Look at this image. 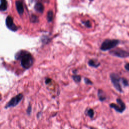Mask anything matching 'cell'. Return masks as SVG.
<instances>
[{
  "label": "cell",
  "mask_w": 129,
  "mask_h": 129,
  "mask_svg": "<svg viewBox=\"0 0 129 129\" xmlns=\"http://www.w3.org/2000/svg\"><path fill=\"white\" fill-rule=\"evenodd\" d=\"M17 59H20L22 67L25 69H29L33 64V59L31 54L26 51H20L16 55Z\"/></svg>",
  "instance_id": "6da1fadb"
},
{
  "label": "cell",
  "mask_w": 129,
  "mask_h": 129,
  "mask_svg": "<svg viewBox=\"0 0 129 129\" xmlns=\"http://www.w3.org/2000/svg\"><path fill=\"white\" fill-rule=\"evenodd\" d=\"M119 43L118 39H105L101 44L100 49L102 51L110 50L116 46Z\"/></svg>",
  "instance_id": "7a4b0ae2"
},
{
  "label": "cell",
  "mask_w": 129,
  "mask_h": 129,
  "mask_svg": "<svg viewBox=\"0 0 129 129\" xmlns=\"http://www.w3.org/2000/svg\"><path fill=\"white\" fill-rule=\"evenodd\" d=\"M110 78L111 81L114 87V88L119 92H122V88L120 85V82H121V78L115 73H111L110 75Z\"/></svg>",
  "instance_id": "3957f363"
},
{
  "label": "cell",
  "mask_w": 129,
  "mask_h": 129,
  "mask_svg": "<svg viewBox=\"0 0 129 129\" xmlns=\"http://www.w3.org/2000/svg\"><path fill=\"white\" fill-rule=\"evenodd\" d=\"M23 98V94L22 93H19L18 95L15 96L12 98L10 101L6 104L5 106V108L7 109L10 107H13L17 106L21 101Z\"/></svg>",
  "instance_id": "277c9868"
},
{
  "label": "cell",
  "mask_w": 129,
  "mask_h": 129,
  "mask_svg": "<svg viewBox=\"0 0 129 129\" xmlns=\"http://www.w3.org/2000/svg\"><path fill=\"white\" fill-rule=\"evenodd\" d=\"M109 53L111 55L120 58H126L129 56V51L120 48H117L111 50Z\"/></svg>",
  "instance_id": "5b68a950"
},
{
  "label": "cell",
  "mask_w": 129,
  "mask_h": 129,
  "mask_svg": "<svg viewBox=\"0 0 129 129\" xmlns=\"http://www.w3.org/2000/svg\"><path fill=\"white\" fill-rule=\"evenodd\" d=\"M116 102L117 103V104H115L114 103H111L109 105L110 107L114 109L116 111L118 112H122L125 109V104L120 98H117L116 99Z\"/></svg>",
  "instance_id": "8992f818"
},
{
  "label": "cell",
  "mask_w": 129,
  "mask_h": 129,
  "mask_svg": "<svg viewBox=\"0 0 129 129\" xmlns=\"http://www.w3.org/2000/svg\"><path fill=\"white\" fill-rule=\"evenodd\" d=\"M6 24L7 27L13 31H16L17 30V27L14 23L13 19L12 17L8 16L6 19Z\"/></svg>",
  "instance_id": "52a82bcc"
},
{
  "label": "cell",
  "mask_w": 129,
  "mask_h": 129,
  "mask_svg": "<svg viewBox=\"0 0 129 129\" xmlns=\"http://www.w3.org/2000/svg\"><path fill=\"white\" fill-rule=\"evenodd\" d=\"M16 8L19 15H22L24 12V8L22 3L20 1H17L15 3Z\"/></svg>",
  "instance_id": "ba28073f"
},
{
  "label": "cell",
  "mask_w": 129,
  "mask_h": 129,
  "mask_svg": "<svg viewBox=\"0 0 129 129\" xmlns=\"http://www.w3.org/2000/svg\"><path fill=\"white\" fill-rule=\"evenodd\" d=\"M97 95H98L99 99L100 101H103L106 99L105 94L102 90H100V89L98 90V93H97Z\"/></svg>",
  "instance_id": "9c48e42d"
},
{
  "label": "cell",
  "mask_w": 129,
  "mask_h": 129,
  "mask_svg": "<svg viewBox=\"0 0 129 129\" xmlns=\"http://www.w3.org/2000/svg\"><path fill=\"white\" fill-rule=\"evenodd\" d=\"M35 9L37 12L39 13H42L43 11L44 7L41 3H37L35 6Z\"/></svg>",
  "instance_id": "30bf717a"
},
{
  "label": "cell",
  "mask_w": 129,
  "mask_h": 129,
  "mask_svg": "<svg viewBox=\"0 0 129 129\" xmlns=\"http://www.w3.org/2000/svg\"><path fill=\"white\" fill-rule=\"evenodd\" d=\"M7 9V0H1L0 9L2 11L6 10Z\"/></svg>",
  "instance_id": "8fae6325"
},
{
  "label": "cell",
  "mask_w": 129,
  "mask_h": 129,
  "mask_svg": "<svg viewBox=\"0 0 129 129\" xmlns=\"http://www.w3.org/2000/svg\"><path fill=\"white\" fill-rule=\"evenodd\" d=\"M53 16V12L51 10H50V11H48L46 17H47V20L48 22H50L52 20Z\"/></svg>",
  "instance_id": "7c38bea8"
},
{
  "label": "cell",
  "mask_w": 129,
  "mask_h": 129,
  "mask_svg": "<svg viewBox=\"0 0 129 129\" xmlns=\"http://www.w3.org/2000/svg\"><path fill=\"white\" fill-rule=\"evenodd\" d=\"M88 64L90 66H91V67H95V68L98 67L100 64L99 63L96 62L92 59H91L88 61Z\"/></svg>",
  "instance_id": "4fadbf2b"
},
{
  "label": "cell",
  "mask_w": 129,
  "mask_h": 129,
  "mask_svg": "<svg viewBox=\"0 0 129 129\" xmlns=\"http://www.w3.org/2000/svg\"><path fill=\"white\" fill-rule=\"evenodd\" d=\"M87 114L90 117V118H93L94 115V110L92 108H90L88 110L87 112Z\"/></svg>",
  "instance_id": "5bb4252c"
},
{
  "label": "cell",
  "mask_w": 129,
  "mask_h": 129,
  "mask_svg": "<svg viewBox=\"0 0 129 129\" xmlns=\"http://www.w3.org/2000/svg\"><path fill=\"white\" fill-rule=\"evenodd\" d=\"M74 81L77 83L80 82L81 81V77L79 75H74L72 76Z\"/></svg>",
  "instance_id": "9a60e30c"
},
{
  "label": "cell",
  "mask_w": 129,
  "mask_h": 129,
  "mask_svg": "<svg viewBox=\"0 0 129 129\" xmlns=\"http://www.w3.org/2000/svg\"><path fill=\"white\" fill-rule=\"evenodd\" d=\"M121 82L123 84L124 86H128V82L127 79L124 78H121Z\"/></svg>",
  "instance_id": "2e32d148"
},
{
  "label": "cell",
  "mask_w": 129,
  "mask_h": 129,
  "mask_svg": "<svg viewBox=\"0 0 129 129\" xmlns=\"http://www.w3.org/2000/svg\"><path fill=\"white\" fill-rule=\"evenodd\" d=\"M31 21L33 23H36L38 22V18L37 17L34 15H32L31 17Z\"/></svg>",
  "instance_id": "e0dca14e"
},
{
  "label": "cell",
  "mask_w": 129,
  "mask_h": 129,
  "mask_svg": "<svg viewBox=\"0 0 129 129\" xmlns=\"http://www.w3.org/2000/svg\"><path fill=\"white\" fill-rule=\"evenodd\" d=\"M26 112L28 114H30L31 112H32V106L31 105L29 104V105H28L27 108V110H26Z\"/></svg>",
  "instance_id": "ac0fdd59"
},
{
  "label": "cell",
  "mask_w": 129,
  "mask_h": 129,
  "mask_svg": "<svg viewBox=\"0 0 129 129\" xmlns=\"http://www.w3.org/2000/svg\"><path fill=\"white\" fill-rule=\"evenodd\" d=\"M84 82L86 84H88V85H92L93 84L91 81L87 78H84Z\"/></svg>",
  "instance_id": "d6986e66"
},
{
  "label": "cell",
  "mask_w": 129,
  "mask_h": 129,
  "mask_svg": "<svg viewBox=\"0 0 129 129\" xmlns=\"http://www.w3.org/2000/svg\"><path fill=\"white\" fill-rule=\"evenodd\" d=\"M84 23V24L87 26V27H91V23H90V21H86V22H85V23Z\"/></svg>",
  "instance_id": "ffe728a7"
},
{
  "label": "cell",
  "mask_w": 129,
  "mask_h": 129,
  "mask_svg": "<svg viewBox=\"0 0 129 129\" xmlns=\"http://www.w3.org/2000/svg\"><path fill=\"white\" fill-rule=\"evenodd\" d=\"M124 68H125V69L127 71L129 72V62L126 63L125 64V65H124Z\"/></svg>",
  "instance_id": "44dd1931"
},
{
  "label": "cell",
  "mask_w": 129,
  "mask_h": 129,
  "mask_svg": "<svg viewBox=\"0 0 129 129\" xmlns=\"http://www.w3.org/2000/svg\"><path fill=\"white\" fill-rule=\"evenodd\" d=\"M51 81V79L50 78H46L45 80V83L46 84H49V83H50Z\"/></svg>",
  "instance_id": "7402d4cb"
}]
</instances>
